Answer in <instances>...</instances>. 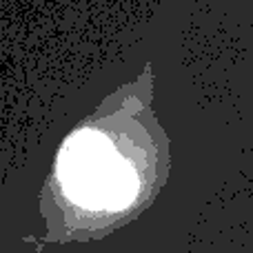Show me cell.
Masks as SVG:
<instances>
[{
	"instance_id": "cell-1",
	"label": "cell",
	"mask_w": 253,
	"mask_h": 253,
	"mask_svg": "<svg viewBox=\"0 0 253 253\" xmlns=\"http://www.w3.org/2000/svg\"><path fill=\"white\" fill-rule=\"evenodd\" d=\"M60 178L69 198L84 207L114 209L135 196V175L98 133H80L60 158Z\"/></svg>"
}]
</instances>
